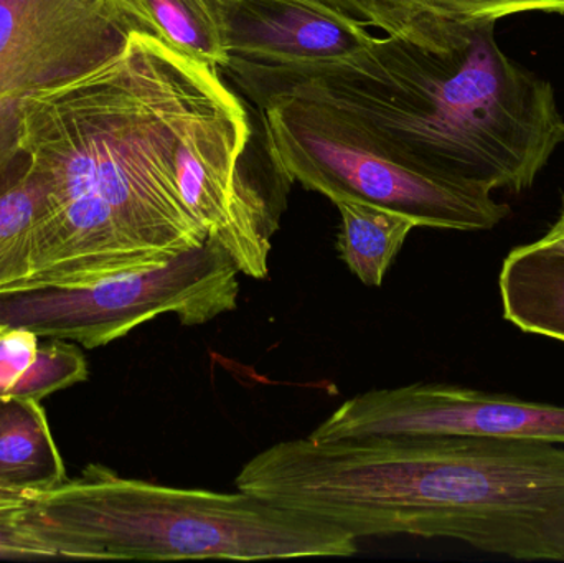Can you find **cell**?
<instances>
[{
	"instance_id": "9",
	"label": "cell",
	"mask_w": 564,
	"mask_h": 563,
	"mask_svg": "<svg viewBox=\"0 0 564 563\" xmlns=\"http://www.w3.org/2000/svg\"><path fill=\"white\" fill-rule=\"evenodd\" d=\"M373 39L365 26L344 25L297 0H241L231 13L230 63L321 62L355 52Z\"/></svg>"
},
{
	"instance_id": "6",
	"label": "cell",
	"mask_w": 564,
	"mask_h": 563,
	"mask_svg": "<svg viewBox=\"0 0 564 563\" xmlns=\"http://www.w3.org/2000/svg\"><path fill=\"white\" fill-rule=\"evenodd\" d=\"M238 274L230 255L207 238L200 247L149 270L0 293V326L88 349L122 339L164 314H174L182 326H204L237 310Z\"/></svg>"
},
{
	"instance_id": "12",
	"label": "cell",
	"mask_w": 564,
	"mask_h": 563,
	"mask_svg": "<svg viewBox=\"0 0 564 563\" xmlns=\"http://www.w3.org/2000/svg\"><path fill=\"white\" fill-rule=\"evenodd\" d=\"M142 32L152 33L178 52L225 69L230 63L234 7L224 0H112Z\"/></svg>"
},
{
	"instance_id": "20",
	"label": "cell",
	"mask_w": 564,
	"mask_h": 563,
	"mask_svg": "<svg viewBox=\"0 0 564 563\" xmlns=\"http://www.w3.org/2000/svg\"><path fill=\"white\" fill-rule=\"evenodd\" d=\"M224 2H227L228 6H231L234 7V9H237V6L241 2V0H224Z\"/></svg>"
},
{
	"instance_id": "4",
	"label": "cell",
	"mask_w": 564,
	"mask_h": 563,
	"mask_svg": "<svg viewBox=\"0 0 564 563\" xmlns=\"http://www.w3.org/2000/svg\"><path fill=\"white\" fill-rule=\"evenodd\" d=\"M19 522L65 561L351 557L358 539L248 492L124 478L105 465L29 496Z\"/></svg>"
},
{
	"instance_id": "2",
	"label": "cell",
	"mask_w": 564,
	"mask_h": 563,
	"mask_svg": "<svg viewBox=\"0 0 564 563\" xmlns=\"http://www.w3.org/2000/svg\"><path fill=\"white\" fill-rule=\"evenodd\" d=\"M235 486L355 539H449L516 561L564 562V445L555 443L288 440L253 456Z\"/></svg>"
},
{
	"instance_id": "13",
	"label": "cell",
	"mask_w": 564,
	"mask_h": 563,
	"mask_svg": "<svg viewBox=\"0 0 564 563\" xmlns=\"http://www.w3.org/2000/svg\"><path fill=\"white\" fill-rule=\"evenodd\" d=\"M344 25L381 30L391 39L444 52L459 42L467 23L457 22L443 0H297ZM474 22V20H473Z\"/></svg>"
},
{
	"instance_id": "3",
	"label": "cell",
	"mask_w": 564,
	"mask_h": 563,
	"mask_svg": "<svg viewBox=\"0 0 564 563\" xmlns=\"http://www.w3.org/2000/svg\"><path fill=\"white\" fill-rule=\"evenodd\" d=\"M494 20L444 52L391 36L321 62L231 65L248 98L282 93L357 124L423 171L520 194L564 142L549 79L506 55Z\"/></svg>"
},
{
	"instance_id": "5",
	"label": "cell",
	"mask_w": 564,
	"mask_h": 563,
	"mask_svg": "<svg viewBox=\"0 0 564 563\" xmlns=\"http://www.w3.org/2000/svg\"><path fill=\"white\" fill-rule=\"evenodd\" d=\"M280 184L328 201L354 197L401 212L417 227L489 231L510 215L492 191L423 171L337 112L282 93L253 96Z\"/></svg>"
},
{
	"instance_id": "19",
	"label": "cell",
	"mask_w": 564,
	"mask_h": 563,
	"mask_svg": "<svg viewBox=\"0 0 564 563\" xmlns=\"http://www.w3.org/2000/svg\"><path fill=\"white\" fill-rule=\"evenodd\" d=\"M543 250L552 251V253L562 255L564 257V195L562 201V210H560L558 218L555 224L550 227V230L543 235L540 240L535 241Z\"/></svg>"
},
{
	"instance_id": "7",
	"label": "cell",
	"mask_w": 564,
	"mask_h": 563,
	"mask_svg": "<svg viewBox=\"0 0 564 563\" xmlns=\"http://www.w3.org/2000/svg\"><path fill=\"white\" fill-rule=\"evenodd\" d=\"M142 32L112 0H0V197L22 184L30 96L78 78Z\"/></svg>"
},
{
	"instance_id": "17",
	"label": "cell",
	"mask_w": 564,
	"mask_h": 563,
	"mask_svg": "<svg viewBox=\"0 0 564 563\" xmlns=\"http://www.w3.org/2000/svg\"><path fill=\"white\" fill-rule=\"evenodd\" d=\"M449 15L459 22L494 20L525 12L564 15V0H443Z\"/></svg>"
},
{
	"instance_id": "15",
	"label": "cell",
	"mask_w": 564,
	"mask_h": 563,
	"mask_svg": "<svg viewBox=\"0 0 564 563\" xmlns=\"http://www.w3.org/2000/svg\"><path fill=\"white\" fill-rule=\"evenodd\" d=\"M43 210V187L29 171L0 197V293L20 290L32 274V243Z\"/></svg>"
},
{
	"instance_id": "11",
	"label": "cell",
	"mask_w": 564,
	"mask_h": 563,
	"mask_svg": "<svg viewBox=\"0 0 564 563\" xmlns=\"http://www.w3.org/2000/svg\"><path fill=\"white\" fill-rule=\"evenodd\" d=\"M506 321L527 334L564 343V257L533 241L513 248L499 274Z\"/></svg>"
},
{
	"instance_id": "8",
	"label": "cell",
	"mask_w": 564,
	"mask_h": 563,
	"mask_svg": "<svg viewBox=\"0 0 564 563\" xmlns=\"http://www.w3.org/2000/svg\"><path fill=\"white\" fill-rule=\"evenodd\" d=\"M480 436L564 445V407L443 382L375 389L345 400L307 439Z\"/></svg>"
},
{
	"instance_id": "1",
	"label": "cell",
	"mask_w": 564,
	"mask_h": 563,
	"mask_svg": "<svg viewBox=\"0 0 564 563\" xmlns=\"http://www.w3.org/2000/svg\"><path fill=\"white\" fill-rule=\"evenodd\" d=\"M240 105L217 68L148 32H132L91 72L26 98L20 144L43 210L20 290L149 270L205 243L178 188V152Z\"/></svg>"
},
{
	"instance_id": "16",
	"label": "cell",
	"mask_w": 564,
	"mask_h": 563,
	"mask_svg": "<svg viewBox=\"0 0 564 563\" xmlns=\"http://www.w3.org/2000/svg\"><path fill=\"white\" fill-rule=\"evenodd\" d=\"M39 347L36 334L0 326V399H20L23 382L39 356Z\"/></svg>"
},
{
	"instance_id": "18",
	"label": "cell",
	"mask_w": 564,
	"mask_h": 563,
	"mask_svg": "<svg viewBox=\"0 0 564 563\" xmlns=\"http://www.w3.org/2000/svg\"><path fill=\"white\" fill-rule=\"evenodd\" d=\"M22 505V502H20ZM20 505L0 508V561H53L55 552L30 535L19 522Z\"/></svg>"
},
{
	"instance_id": "10",
	"label": "cell",
	"mask_w": 564,
	"mask_h": 563,
	"mask_svg": "<svg viewBox=\"0 0 564 563\" xmlns=\"http://www.w3.org/2000/svg\"><path fill=\"white\" fill-rule=\"evenodd\" d=\"M65 463L45 410L30 399H0V508L62 485Z\"/></svg>"
},
{
	"instance_id": "14",
	"label": "cell",
	"mask_w": 564,
	"mask_h": 563,
	"mask_svg": "<svg viewBox=\"0 0 564 563\" xmlns=\"http://www.w3.org/2000/svg\"><path fill=\"white\" fill-rule=\"evenodd\" d=\"M332 204L341 220L337 238L340 260L365 286H381L416 221L360 198L337 197Z\"/></svg>"
}]
</instances>
